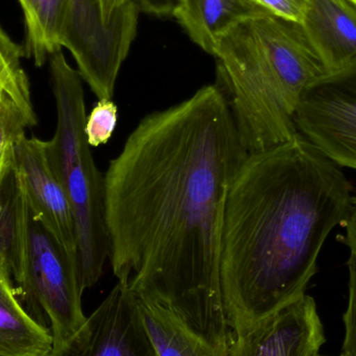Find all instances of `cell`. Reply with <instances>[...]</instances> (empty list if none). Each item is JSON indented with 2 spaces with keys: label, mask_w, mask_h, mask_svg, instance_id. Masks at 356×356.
Masks as SVG:
<instances>
[{
  "label": "cell",
  "mask_w": 356,
  "mask_h": 356,
  "mask_svg": "<svg viewBox=\"0 0 356 356\" xmlns=\"http://www.w3.org/2000/svg\"><path fill=\"white\" fill-rule=\"evenodd\" d=\"M325 341L317 305L305 294L248 330L232 332L226 356H321Z\"/></svg>",
  "instance_id": "9"
},
{
  "label": "cell",
  "mask_w": 356,
  "mask_h": 356,
  "mask_svg": "<svg viewBox=\"0 0 356 356\" xmlns=\"http://www.w3.org/2000/svg\"><path fill=\"white\" fill-rule=\"evenodd\" d=\"M51 356H159L136 295L114 286L85 323Z\"/></svg>",
  "instance_id": "8"
},
{
  "label": "cell",
  "mask_w": 356,
  "mask_h": 356,
  "mask_svg": "<svg viewBox=\"0 0 356 356\" xmlns=\"http://www.w3.org/2000/svg\"><path fill=\"white\" fill-rule=\"evenodd\" d=\"M248 152L217 85L144 117L104 173L118 282L227 355L220 280L226 199Z\"/></svg>",
  "instance_id": "1"
},
{
  "label": "cell",
  "mask_w": 356,
  "mask_h": 356,
  "mask_svg": "<svg viewBox=\"0 0 356 356\" xmlns=\"http://www.w3.org/2000/svg\"><path fill=\"white\" fill-rule=\"evenodd\" d=\"M344 226L346 227L345 243L350 252L356 255V197H353V209Z\"/></svg>",
  "instance_id": "23"
},
{
  "label": "cell",
  "mask_w": 356,
  "mask_h": 356,
  "mask_svg": "<svg viewBox=\"0 0 356 356\" xmlns=\"http://www.w3.org/2000/svg\"><path fill=\"white\" fill-rule=\"evenodd\" d=\"M353 196L341 167L299 134L248 154L224 211L220 280L232 332H244L307 294L330 232Z\"/></svg>",
  "instance_id": "2"
},
{
  "label": "cell",
  "mask_w": 356,
  "mask_h": 356,
  "mask_svg": "<svg viewBox=\"0 0 356 356\" xmlns=\"http://www.w3.org/2000/svg\"><path fill=\"white\" fill-rule=\"evenodd\" d=\"M347 267L349 272V298L343 321L345 338L341 356H356V255L350 253Z\"/></svg>",
  "instance_id": "19"
},
{
  "label": "cell",
  "mask_w": 356,
  "mask_h": 356,
  "mask_svg": "<svg viewBox=\"0 0 356 356\" xmlns=\"http://www.w3.org/2000/svg\"><path fill=\"white\" fill-rule=\"evenodd\" d=\"M350 1L353 2V3H355L356 6V0H350Z\"/></svg>",
  "instance_id": "26"
},
{
  "label": "cell",
  "mask_w": 356,
  "mask_h": 356,
  "mask_svg": "<svg viewBox=\"0 0 356 356\" xmlns=\"http://www.w3.org/2000/svg\"><path fill=\"white\" fill-rule=\"evenodd\" d=\"M23 54V48L13 42L0 26V83L35 127L38 119L31 102L29 81L21 66Z\"/></svg>",
  "instance_id": "16"
},
{
  "label": "cell",
  "mask_w": 356,
  "mask_h": 356,
  "mask_svg": "<svg viewBox=\"0 0 356 356\" xmlns=\"http://www.w3.org/2000/svg\"><path fill=\"white\" fill-rule=\"evenodd\" d=\"M8 93H6V90L3 89V87H2L1 83H0V104H1L2 100L4 99V98L8 97Z\"/></svg>",
  "instance_id": "25"
},
{
  "label": "cell",
  "mask_w": 356,
  "mask_h": 356,
  "mask_svg": "<svg viewBox=\"0 0 356 356\" xmlns=\"http://www.w3.org/2000/svg\"><path fill=\"white\" fill-rule=\"evenodd\" d=\"M321 356H324V355H321Z\"/></svg>",
  "instance_id": "27"
},
{
  "label": "cell",
  "mask_w": 356,
  "mask_h": 356,
  "mask_svg": "<svg viewBox=\"0 0 356 356\" xmlns=\"http://www.w3.org/2000/svg\"><path fill=\"white\" fill-rule=\"evenodd\" d=\"M102 8V16L106 23H110L115 13L127 3L129 0H98Z\"/></svg>",
  "instance_id": "24"
},
{
  "label": "cell",
  "mask_w": 356,
  "mask_h": 356,
  "mask_svg": "<svg viewBox=\"0 0 356 356\" xmlns=\"http://www.w3.org/2000/svg\"><path fill=\"white\" fill-rule=\"evenodd\" d=\"M267 14L272 13L255 0H179L172 16L196 45L213 56L220 38L229 29Z\"/></svg>",
  "instance_id": "12"
},
{
  "label": "cell",
  "mask_w": 356,
  "mask_h": 356,
  "mask_svg": "<svg viewBox=\"0 0 356 356\" xmlns=\"http://www.w3.org/2000/svg\"><path fill=\"white\" fill-rule=\"evenodd\" d=\"M14 144H12L4 150L0 158V213H1L2 202H3L4 186H6L8 173L12 170L14 165Z\"/></svg>",
  "instance_id": "22"
},
{
  "label": "cell",
  "mask_w": 356,
  "mask_h": 356,
  "mask_svg": "<svg viewBox=\"0 0 356 356\" xmlns=\"http://www.w3.org/2000/svg\"><path fill=\"white\" fill-rule=\"evenodd\" d=\"M213 56L243 146L264 152L299 135L294 113L305 92L327 75L299 23L274 14L243 21Z\"/></svg>",
  "instance_id": "3"
},
{
  "label": "cell",
  "mask_w": 356,
  "mask_h": 356,
  "mask_svg": "<svg viewBox=\"0 0 356 356\" xmlns=\"http://www.w3.org/2000/svg\"><path fill=\"white\" fill-rule=\"evenodd\" d=\"M118 122V108L112 99H99L87 117L86 135L91 147L108 143Z\"/></svg>",
  "instance_id": "17"
},
{
  "label": "cell",
  "mask_w": 356,
  "mask_h": 356,
  "mask_svg": "<svg viewBox=\"0 0 356 356\" xmlns=\"http://www.w3.org/2000/svg\"><path fill=\"white\" fill-rule=\"evenodd\" d=\"M49 79L56 102V133L47 141L52 172L70 201L76 232L81 288H91L110 259L104 175L96 166L86 135L85 93L79 71L67 62L63 50L50 56Z\"/></svg>",
  "instance_id": "5"
},
{
  "label": "cell",
  "mask_w": 356,
  "mask_h": 356,
  "mask_svg": "<svg viewBox=\"0 0 356 356\" xmlns=\"http://www.w3.org/2000/svg\"><path fill=\"white\" fill-rule=\"evenodd\" d=\"M255 1L272 14L296 23H301L309 4V0H255Z\"/></svg>",
  "instance_id": "20"
},
{
  "label": "cell",
  "mask_w": 356,
  "mask_h": 356,
  "mask_svg": "<svg viewBox=\"0 0 356 356\" xmlns=\"http://www.w3.org/2000/svg\"><path fill=\"white\" fill-rule=\"evenodd\" d=\"M299 24L327 74L356 65V6L350 0H309Z\"/></svg>",
  "instance_id": "11"
},
{
  "label": "cell",
  "mask_w": 356,
  "mask_h": 356,
  "mask_svg": "<svg viewBox=\"0 0 356 356\" xmlns=\"http://www.w3.org/2000/svg\"><path fill=\"white\" fill-rule=\"evenodd\" d=\"M52 351L51 330L27 313L0 259V356H51Z\"/></svg>",
  "instance_id": "13"
},
{
  "label": "cell",
  "mask_w": 356,
  "mask_h": 356,
  "mask_svg": "<svg viewBox=\"0 0 356 356\" xmlns=\"http://www.w3.org/2000/svg\"><path fill=\"white\" fill-rule=\"evenodd\" d=\"M27 127L31 125L24 113L12 98H4L0 104V158L8 146L24 135Z\"/></svg>",
  "instance_id": "18"
},
{
  "label": "cell",
  "mask_w": 356,
  "mask_h": 356,
  "mask_svg": "<svg viewBox=\"0 0 356 356\" xmlns=\"http://www.w3.org/2000/svg\"><path fill=\"white\" fill-rule=\"evenodd\" d=\"M0 259L27 313L42 325L49 322L54 350L62 347L87 319L79 268L50 232L15 160L0 213Z\"/></svg>",
  "instance_id": "4"
},
{
  "label": "cell",
  "mask_w": 356,
  "mask_h": 356,
  "mask_svg": "<svg viewBox=\"0 0 356 356\" xmlns=\"http://www.w3.org/2000/svg\"><path fill=\"white\" fill-rule=\"evenodd\" d=\"M137 299L159 356H225L191 332L168 309L148 299Z\"/></svg>",
  "instance_id": "14"
},
{
  "label": "cell",
  "mask_w": 356,
  "mask_h": 356,
  "mask_svg": "<svg viewBox=\"0 0 356 356\" xmlns=\"http://www.w3.org/2000/svg\"><path fill=\"white\" fill-rule=\"evenodd\" d=\"M140 12L156 16L172 15L179 0H133Z\"/></svg>",
  "instance_id": "21"
},
{
  "label": "cell",
  "mask_w": 356,
  "mask_h": 356,
  "mask_svg": "<svg viewBox=\"0 0 356 356\" xmlns=\"http://www.w3.org/2000/svg\"><path fill=\"white\" fill-rule=\"evenodd\" d=\"M139 8L123 4L106 23L98 0H64L60 45L76 62L96 97L112 99L121 66L137 35Z\"/></svg>",
  "instance_id": "6"
},
{
  "label": "cell",
  "mask_w": 356,
  "mask_h": 356,
  "mask_svg": "<svg viewBox=\"0 0 356 356\" xmlns=\"http://www.w3.org/2000/svg\"><path fill=\"white\" fill-rule=\"evenodd\" d=\"M26 29V54L42 67L54 52L62 49L64 0H18Z\"/></svg>",
  "instance_id": "15"
},
{
  "label": "cell",
  "mask_w": 356,
  "mask_h": 356,
  "mask_svg": "<svg viewBox=\"0 0 356 356\" xmlns=\"http://www.w3.org/2000/svg\"><path fill=\"white\" fill-rule=\"evenodd\" d=\"M294 122L332 162L356 170V65L314 83L295 110Z\"/></svg>",
  "instance_id": "7"
},
{
  "label": "cell",
  "mask_w": 356,
  "mask_h": 356,
  "mask_svg": "<svg viewBox=\"0 0 356 356\" xmlns=\"http://www.w3.org/2000/svg\"><path fill=\"white\" fill-rule=\"evenodd\" d=\"M15 166L54 238L79 268L76 232L70 201L52 172L47 141L22 135L14 143Z\"/></svg>",
  "instance_id": "10"
}]
</instances>
